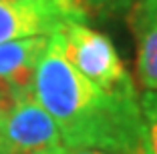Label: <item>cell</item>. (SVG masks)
<instances>
[{
    "label": "cell",
    "instance_id": "cell-1",
    "mask_svg": "<svg viewBox=\"0 0 157 154\" xmlns=\"http://www.w3.org/2000/svg\"><path fill=\"white\" fill-rule=\"evenodd\" d=\"M34 98L55 120L67 148L135 154L147 138L139 96L97 88L71 66L55 34L34 70Z\"/></svg>",
    "mask_w": 157,
    "mask_h": 154
},
{
    "label": "cell",
    "instance_id": "cell-2",
    "mask_svg": "<svg viewBox=\"0 0 157 154\" xmlns=\"http://www.w3.org/2000/svg\"><path fill=\"white\" fill-rule=\"evenodd\" d=\"M65 58L78 74L107 94H137L129 70L125 68L111 38L83 22H71L55 32Z\"/></svg>",
    "mask_w": 157,
    "mask_h": 154
},
{
    "label": "cell",
    "instance_id": "cell-3",
    "mask_svg": "<svg viewBox=\"0 0 157 154\" xmlns=\"http://www.w3.org/2000/svg\"><path fill=\"white\" fill-rule=\"evenodd\" d=\"M0 146L6 154L63 148L55 120L33 94L0 98Z\"/></svg>",
    "mask_w": 157,
    "mask_h": 154
},
{
    "label": "cell",
    "instance_id": "cell-4",
    "mask_svg": "<svg viewBox=\"0 0 157 154\" xmlns=\"http://www.w3.org/2000/svg\"><path fill=\"white\" fill-rule=\"evenodd\" d=\"M71 22L89 24L73 0H0V44L52 36Z\"/></svg>",
    "mask_w": 157,
    "mask_h": 154
},
{
    "label": "cell",
    "instance_id": "cell-5",
    "mask_svg": "<svg viewBox=\"0 0 157 154\" xmlns=\"http://www.w3.org/2000/svg\"><path fill=\"white\" fill-rule=\"evenodd\" d=\"M51 36H33L0 44V98L34 92V70Z\"/></svg>",
    "mask_w": 157,
    "mask_h": 154
},
{
    "label": "cell",
    "instance_id": "cell-6",
    "mask_svg": "<svg viewBox=\"0 0 157 154\" xmlns=\"http://www.w3.org/2000/svg\"><path fill=\"white\" fill-rule=\"evenodd\" d=\"M127 24L137 46V76L145 92L157 90V0H135Z\"/></svg>",
    "mask_w": 157,
    "mask_h": 154
},
{
    "label": "cell",
    "instance_id": "cell-7",
    "mask_svg": "<svg viewBox=\"0 0 157 154\" xmlns=\"http://www.w3.org/2000/svg\"><path fill=\"white\" fill-rule=\"evenodd\" d=\"M73 4L85 16V20L91 22V20H105L127 12L133 0H73Z\"/></svg>",
    "mask_w": 157,
    "mask_h": 154
},
{
    "label": "cell",
    "instance_id": "cell-8",
    "mask_svg": "<svg viewBox=\"0 0 157 154\" xmlns=\"http://www.w3.org/2000/svg\"><path fill=\"white\" fill-rule=\"evenodd\" d=\"M139 106H141V116H143L147 144L151 148V154H157V90L145 92L139 98Z\"/></svg>",
    "mask_w": 157,
    "mask_h": 154
},
{
    "label": "cell",
    "instance_id": "cell-9",
    "mask_svg": "<svg viewBox=\"0 0 157 154\" xmlns=\"http://www.w3.org/2000/svg\"><path fill=\"white\" fill-rule=\"evenodd\" d=\"M63 154H115V152H107V150H97V148H67Z\"/></svg>",
    "mask_w": 157,
    "mask_h": 154
},
{
    "label": "cell",
    "instance_id": "cell-10",
    "mask_svg": "<svg viewBox=\"0 0 157 154\" xmlns=\"http://www.w3.org/2000/svg\"><path fill=\"white\" fill-rule=\"evenodd\" d=\"M65 152V146L63 148H51V150H33V152H22V154H63Z\"/></svg>",
    "mask_w": 157,
    "mask_h": 154
},
{
    "label": "cell",
    "instance_id": "cell-11",
    "mask_svg": "<svg viewBox=\"0 0 157 154\" xmlns=\"http://www.w3.org/2000/svg\"><path fill=\"white\" fill-rule=\"evenodd\" d=\"M135 154H151V148H149V144H147V138H145L143 144H141L137 150H135Z\"/></svg>",
    "mask_w": 157,
    "mask_h": 154
},
{
    "label": "cell",
    "instance_id": "cell-12",
    "mask_svg": "<svg viewBox=\"0 0 157 154\" xmlns=\"http://www.w3.org/2000/svg\"><path fill=\"white\" fill-rule=\"evenodd\" d=\"M0 154H6V152H4V150H2V146H0Z\"/></svg>",
    "mask_w": 157,
    "mask_h": 154
},
{
    "label": "cell",
    "instance_id": "cell-13",
    "mask_svg": "<svg viewBox=\"0 0 157 154\" xmlns=\"http://www.w3.org/2000/svg\"><path fill=\"white\" fill-rule=\"evenodd\" d=\"M133 2H135V0H133Z\"/></svg>",
    "mask_w": 157,
    "mask_h": 154
}]
</instances>
